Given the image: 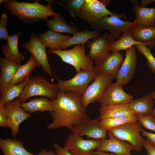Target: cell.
I'll return each mask as SVG.
<instances>
[{
	"mask_svg": "<svg viewBox=\"0 0 155 155\" xmlns=\"http://www.w3.org/2000/svg\"><path fill=\"white\" fill-rule=\"evenodd\" d=\"M52 101L53 109L50 113L52 120L47 126L48 129L66 127L72 131L80 120L90 118L82 105V94L58 92Z\"/></svg>",
	"mask_w": 155,
	"mask_h": 155,
	"instance_id": "cell-1",
	"label": "cell"
},
{
	"mask_svg": "<svg viewBox=\"0 0 155 155\" xmlns=\"http://www.w3.org/2000/svg\"><path fill=\"white\" fill-rule=\"evenodd\" d=\"M47 1L48 4L43 5L38 0L30 3L6 0L4 5L8 11L22 22L32 23L41 20H46L49 16L54 17L61 14L53 11L52 1Z\"/></svg>",
	"mask_w": 155,
	"mask_h": 155,
	"instance_id": "cell-2",
	"label": "cell"
},
{
	"mask_svg": "<svg viewBox=\"0 0 155 155\" xmlns=\"http://www.w3.org/2000/svg\"><path fill=\"white\" fill-rule=\"evenodd\" d=\"M85 44L75 45L69 50H50L49 53L58 55L62 61L73 66L77 73L81 71H93V61L85 53Z\"/></svg>",
	"mask_w": 155,
	"mask_h": 155,
	"instance_id": "cell-3",
	"label": "cell"
},
{
	"mask_svg": "<svg viewBox=\"0 0 155 155\" xmlns=\"http://www.w3.org/2000/svg\"><path fill=\"white\" fill-rule=\"evenodd\" d=\"M58 92L57 84L50 83L41 76H35L30 79L25 85L18 98L19 101L20 103L36 96H43L52 100L56 98Z\"/></svg>",
	"mask_w": 155,
	"mask_h": 155,
	"instance_id": "cell-4",
	"label": "cell"
},
{
	"mask_svg": "<svg viewBox=\"0 0 155 155\" xmlns=\"http://www.w3.org/2000/svg\"><path fill=\"white\" fill-rule=\"evenodd\" d=\"M126 18L125 13L106 16L96 24L91 26V28L94 30H109L110 35L116 40L119 38L123 33L129 31L133 26L137 25L135 20L133 22L122 20Z\"/></svg>",
	"mask_w": 155,
	"mask_h": 155,
	"instance_id": "cell-5",
	"label": "cell"
},
{
	"mask_svg": "<svg viewBox=\"0 0 155 155\" xmlns=\"http://www.w3.org/2000/svg\"><path fill=\"white\" fill-rule=\"evenodd\" d=\"M139 122L135 121L120 125L108 131L115 138L127 142L133 146V150L141 151L143 147L144 139L140 134L142 128Z\"/></svg>",
	"mask_w": 155,
	"mask_h": 155,
	"instance_id": "cell-6",
	"label": "cell"
},
{
	"mask_svg": "<svg viewBox=\"0 0 155 155\" xmlns=\"http://www.w3.org/2000/svg\"><path fill=\"white\" fill-rule=\"evenodd\" d=\"M113 78L112 76L108 74L97 75L93 82L82 94V103L85 108L91 103L100 102L106 89Z\"/></svg>",
	"mask_w": 155,
	"mask_h": 155,
	"instance_id": "cell-7",
	"label": "cell"
},
{
	"mask_svg": "<svg viewBox=\"0 0 155 155\" xmlns=\"http://www.w3.org/2000/svg\"><path fill=\"white\" fill-rule=\"evenodd\" d=\"M97 75L93 71H81L72 78L63 80L56 77L59 92H72L82 94Z\"/></svg>",
	"mask_w": 155,
	"mask_h": 155,
	"instance_id": "cell-8",
	"label": "cell"
},
{
	"mask_svg": "<svg viewBox=\"0 0 155 155\" xmlns=\"http://www.w3.org/2000/svg\"><path fill=\"white\" fill-rule=\"evenodd\" d=\"M100 146V140H84L73 132L66 139L64 147L73 155H93L92 152Z\"/></svg>",
	"mask_w": 155,
	"mask_h": 155,
	"instance_id": "cell-9",
	"label": "cell"
},
{
	"mask_svg": "<svg viewBox=\"0 0 155 155\" xmlns=\"http://www.w3.org/2000/svg\"><path fill=\"white\" fill-rule=\"evenodd\" d=\"M115 40L110 34L103 33L87 42V47L90 49L88 55L96 65L100 63L108 55L110 45Z\"/></svg>",
	"mask_w": 155,
	"mask_h": 155,
	"instance_id": "cell-10",
	"label": "cell"
},
{
	"mask_svg": "<svg viewBox=\"0 0 155 155\" xmlns=\"http://www.w3.org/2000/svg\"><path fill=\"white\" fill-rule=\"evenodd\" d=\"M118 14L110 11L105 5L99 1L85 0L79 17L87 21L92 26L105 16Z\"/></svg>",
	"mask_w": 155,
	"mask_h": 155,
	"instance_id": "cell-11",
	"label": "cell"
},
{
	"mask_svg": "<svg viewBox=\"0 0 155 155\" xmlns=\"http://www.w3.org/2000/svg\"><path fill=\"white\" fill-rule=\"evenodd\" d=\"M136 49L134 46L125 50V56L117 75L116 84L122 86L132 79L135 72L137 61Z\"/></svg>",
	"mask_w": 155,
	"mask_h": 155,
	"instance_id": "cell-12",
	"label": "cell"
},
{
	"mask_svg": "<svg viewBox=\"0 0 155 155\" xmlns=\"http://www.w3.org/2000/svg\"><path fill=\"white\" fill-rule=\"evenodd\" d=\"M23 45L31 54L41 66L44 71L49 76L53 72L51 69L46 51V47L37 36L31 33L30 40L23 43Z\"/></svg>",
	"mask_w": 155,
	"mask_h": 155,
	"instance_id": "cell-13",
	"label": "cell"
},
{
	"mask_svg": "<svg viewBox=\"0 0 155 155\" xmlns=\"http://www.w3.org/2000/svg\"><path fill=\"white\" fill-rule=\"evenodd\" d=\"M100 121L99 118L82 120L73 126L72 131L82 137L97 140L107 139V131L100 126Z\"/></svg>",
	"mask_w": 155,
	"mask_h": 155,
	"instance_id": "cell-14",
	"label": "cell"
},
{
	"mask_svg": "<svg viewBox=\"0 0 155 155\" xmlns=\"http://www.w3.org/2000/svg\"><path fill=\"white\" fill-rule=\"evenodd\" d=\"M123 90L122 86L111 83L106 88L99 102L101 107L128 104L133 98Z\"/></svg>",
	"mask_w": 155,
	"mask_h": 155,
	"instance_id": "cell-15",
	"label": "cell"
},
{
	"mask_svg": "<svg viewBox=\"0 0 155 155\" xmlns=\"http://www.w3.org/2000/svg\"><path fill=\"white\" fill-rule=\"evenodd\" d=\"M5 108L9 119V128L13 138H15L20 124L32 115L21 107L18 98L6 104Z\"/></svg>",
	"mask_w": 155,
	"mask_h": 155,
	"instance_id": "cell-16",
	"label": "cell"
},
{
	"mask_svg": "<svg viewBox=\"0 0 155 155\" xmlns=\"http://www.w3.org/2000/svg\"><path fill=\"white\" fill-rule=\"evenodd\" d=\"M124 59V56L121 52L110 53L102 62L94 67L93 71L97 75L108 74L112 76L116 80L120 66Z\"/></svg>",
	"mask_w": 155,
	"mask_h": 155,
	"instance_id": "cell-17",
	"label": "cell"
},
{
	"mask_svg": "<svg viewBox=\"0 0 155 155\" xmlns=\"http://www.w3.org/2000/svg\"><path fill=\"white\" fill-rule=\"evenodd\" d=\"M108 134V139L100 140V146L97 151L110 152L115 155H126L133 150L129 143L115 138L109 132Z\"/></svg>",
	"mask_w": 155,
	"mask_h": 155,
	"instance_id": "cell-18",
	"label": "cell"
},
{
	"mask_svg": "<svg viewBox=\"0 0 155 155\" xmlns=\"http://www.w3.org/2000/svg\"><path fill=\"white\" fill-rule=\"evenodd\" d=\"M132 5V10L135 16L137 25L142 27L155 26V7L140 6L137 0H130Z\"/></svg>",
	"mask_w": 155,
	"mask_h": 155,
	"instance_id": "cell-19",
	"label": "cell"
},
{
	"mask_svg": "<svg viewBox=\"0 0 155 155\" xmlns=\"http://www.w3.org/2000/svg\"><path fill=\"white\" fill-rule=\"evenodd\" d=\"M21 33L18 32L9 36L7 42L1 47L2 53L6 58L17 64L25 59V57L19 51L18 43L19 37Z\"/></svg>",
	"mask_w": 155,
	"mask_h": 155,
	"instance_id": "cell-20",
	"label": "cell"
},
{
	"mask_svg": "<svg viewBox=\"0 0 155 155\" xmlns=\"http://www.w3.org/2000/svg\"><path fill=\"white\" fill-rule=\"evenodd\" d=\"M129 31L136 41L150 48L155 46V26L142 27L135 25Z\"/></svg>",
	"mask_w": 155,
	"mask_h": 155,
	"instance_id": "cell-21",
	"label": "cell"
},
{
	"mask_svg": "<svg viewBox=\"0 0 155 155\" xmlns=\"http://www.w3.org/2000/svg\"><path fill=\"white\" fill-rule=\"evenodd\" d=\"M16 84H0V104L6 105L19 97L28 81Z\"/></svg>",
	"mask_w": 155,
	"mask_h": 155,
	"instance_id": "cell-22",
	"label": "cell"
},
{
	"mask_svg": "<svg viewBox=\"0 0 155 155\" xmlns=\"http://www.w3.org/2000/svg\"><path fill=\"white\" fill-rule=\"evenodd\" d=\"M42 44L50 50L61 49L62 44L71 37L50 30L37 36Z\"/></svg>",
	"mask_w": 155,
	"mask_h": 155,
	"instance_id": "cell-23",
	"label": "cell"
},
{
	"mask_svg": "<svg viewBox=\"0 0 155 155\" xmlns=\"http://www.w3.org/2000/svg\"><path fill=\"white\" fill-rule=\"evenodd\" d=\"M99 118L100 119L111 118H123L135 114L129 109L128 104L100 107Z\"/></svg>",
	"mask_w": 155,
	"mask_h": 155,
	"instance_id": "cell-24",
	"label": "cell"
},
{
	"mask_svg": "<svg viewBox=\"0 0 155 155\" xmlns=\"http://www.w3.org/2000/svg\"><path fill=\"white\" fill-rule=\"evenodd\" d=\"M0 148L4 155H34L25 148L22 142L15 138H0Z\"/></svg>",
	"mask_w": 155,
	"mask_h": 155,
	"instance_id": "cell-25",
	"label": "cell"
},
{
	"mask_svg": "<svg viewBox=\"0 0 155 155\" xmlns=\"http://www.w3.org/2000/svg\"><path fill=\"white\" fill-rule=\"evenodd\" d=\"M130 110L135 114L151 115L153 110L154 101L151 94L140 98L133 100L128 104Z\"/></svg>",
	"mask_w": 155,
	"mask_h": 155,
	"instance_id": "cell-26",
	"label": "cell"
},
{
	"mask_svg": "<svg viewBox=\"0 0 155 155\" xmlns=\"http://www.w3.org/2000/svg\"><path fill=\"white\" fill-rule=\"evenodd\" d=\"M52 104V101L45 97L36 98L20 103L21 107L24 111L31 113L38 111L50 112L53 109Z\"/></svg>",
	"mask_w": 155,
	"mask_h": 155,
	"instance_id": "cell-27",
	"label": "cell"
},
{
	"mask_svg": "<svg viewBox=\"0 0 155 155\" xmlns=\"http://www.w3.org/2000/svg\"><path fill=\"white\" fill-rule=\"evenodd\" d=\"M100 33L101 31L96 30L90 31L86 30L78 31L62 44L61 49L66 48L74 45L85 44L87 43L89 40L99 36Z\"/></svg>",
	"mask_w": 155,
	"mask_h": 155,
	"instance_id": "cell-28",
	"label": "cell"
},
{
	"mask_svg": "<svg viewBox=\"0 0 155 155\" xmlns=\"http://www.w3.org/2000/svg\"><path fill=\"white\" fill-rule=\"evenodd\" d=\"M40 66L38 62L31 55L25 63L20 65L10 83L16 84L29 80L31 72L35 68Z\"/></svg>",
	"mask_w": 155,
	"mask_h": 155,
	"instance_id": "cell-29",
	"label": "cell"
},
{
	"mask_svg": "<svg viewBox=\"0 0 155 155\" xmlns=\"http://www.w3.org/2000/svg\"><path fill=\"white\" fill-rule=\"evenodd\" d=\"M20 65L6 58L0 57V84L11 83Z\"/></svg>",
	"mask_w": 155,
	"mask_h": 155,
	"instance_id": "cell-30",
	"label": "cell"
},
{
	"mask_svg": "<svg viewBox=\"0 0 155 155\" xmlns=\"http://www.w3.org/2000/svg\"><path fill=\"white\" fill-rule=\"evenodd\" d=\"M139 44H143L135 40L129 31H128L123 33L119 38L112 43L110 51L112 53H116Z\"/></svg>",
	"mask_w": 155,
	"mask_h": 155,
	"instance_id": "cell-31",
	"label": "cell"
},
{
	"mask_svg": "<svg viewBox=\"0 0 155 155\" xmlns=\"http://www.w3.org/2000/svg\"><path fill=\"white\" fill-rule=\"evenodd\" d=\"M47 25L50 30L58 33H65L74 34L78 31L75 25L67 24L64 18L59 16L54 17L47 21Z\"/></svg>",
	"mask_w": 155,
	"mask_h": 155,
	"instance_id": "cell-32",
	"label": "cell"
},
{
	"mask_svg": "<svg viewBox=\"0 0 155 155\" xmlns=\"http://www.w3.org/2000/svg\"><path fill=\"white\" fill-rule=\"evenodd\" d=\"M137 121L135 115L123 118H111L100 120L99 124L104 129L107 131L125 123Z\"/></svg>",
	"mask_w": 155,
	"mask_h": 155,
	"instance_id": "cell-33",
	"label": "cell"
},
{
	"mask_svg": "<svg viewBox=\"0 0 155 155\" xmlns=\"http://www.w3.org/2000/svg\"><path fill=\"white\" fill-rule=\"evenodd\" d=\"M66 5H60L66 8L73 18L79 17L81 10L84 5L85 0H70L66 1Z\"/></svg>",
	"mask_w": 155,
	"mask_h": 155,
	"instance_id": "cell-34",
	"label": "cell"
},
{
	"mask_svg": "<svg viewBox=\"0 0 155 155\" xmlns=\"http://www.w3.org/2000/svg\"><path fill=\"white\" fill-rule=\"evenodd\" d=\"M136 47L138 52L146 57L147 66L155 75V58L150 52V48L148 47L143 44H137Z\"/></svg>",
	"mask_w": 155,
	"mask_h": 155,
	"instance_id": "cell-35",
	"label": "cell"
},
{
	"mask_svg": "<svg viewBox=\"0 0 155 155\" xmlns=\"http://www.w3.org/2000/svg\"><path fill=\"white\" fill-rule=\"evenodd\" d=\"M135 115L141 126L146 130L155 132V117L151 115L135 114Z\"/></svg>",
	"mask_w": 155,
	"mask_h": 155,
	"instance_id": "cell-36",
	"label": "cell"
},
{
	"mask_svg": "<svg viewBox=\"0 0 155 155\" xmlns=\"http://www.w3.org/2000/svg\"><path fill=\"white\" fill-rule=\"evenodd\" d=\"M8 20L7 16L5 13L2 15L0 19V39L7 40L9 35L7 26Z\"/></svg>",
	"mask_w": 155,
	"mask_h": 155,
	"instance_id": "cell-37",
	"label": "cell"
},
{
	"mask_svg": "<svg viewBox=\"0 0 155 155\" xmlns=\"http://www.w3.org/2000/svg\"><path fill=\"white\" fill-rule=\"evenodd\" d=\"M0 126L2 127H9L5 105L0 104Z\"/></svg>",
	"mask_w": 155,
	"mask_h": 155,
	"instance_id": "cell-38",
	"label": "cell"
},
{
	"mask_svg": "<svg viewBox=\"0 0 155 155\" xmlns=\"http://www.w3.org/2000/svg\"><path fill=\"white\" fill-rule=\"evenodd\" d=\"M143 147L147 152L146 155H155V146L146 140H143Z\"/></svg>",
	"mask_w": 155,
	"mask_h": 155,
	"instance_id": "cell-39",
	"label": "cell"
},
{
	"mask_svg": "<svg viewBox=\"0 0 155 155\" xmlns=\"http://www.w3.org/2000/svg\"><path fill=\"white\" fill-rule=\"evenodd\" d=\"M140 133L142 135L147 138L146 140L147 141L155 146V133L148 132L142 128Z\"/></svg>",
	"mask_w": 155,
	"mask_h": 155,
	"instance_id": "cell-40",
	"label": "cell"
},
{
	"mask_svg": "<svg viewBox=\"0 0 155 155\" xmlns=\"http://www.w3.org/2000/svg\"><path fill=\"white\" fill-rule=\"evenodd\" d=\"M53 146L57 155H73L64 147L62 148L56 143H54Z\"/></svg>",
	"mask_w": 155,
	"mask_h": 155,
	"instance_id": "cell-41",
	"label": "cell"
},
{
	"mask_svg": "<svg viewBox=\"0 0 155 155\" xmlns=\"http://www.w3.org/2000/svg\"><path fill=\"white\" fill-rule=\"evenodd\" d=\"M36 155H57L56 153L52 151H46L43 149L40 151Z\"/></svg>",
	"mask_w": 155,
	"mask_h": 155,
	"instance_id": "cell-42",
	"label": "cell"
},
{
	"mask_svg": "<svg viewBox=\"0 0 155 155\" xmlns=\"http://www.w3.org/2000/svg\"><path fill=\"white\" fill-rule=\"evenodd\" d=\"M92 154L93 155H115V154L112 153L111 154H108L105 152H100L96 150L95 151H93L92 152ZM126 155H132L131 153H129Z\"/></svg>",
	"mask_w": 155,
	"mask_h": 155,
	"instance_id": "cell-43",
	"label": "cell"
},
{
	"mask_svg": "<svg viewBox=\"0 0 155 155\" xmlns=\"http://www.w3.org/2000/svg\"><path fill=\"white\" fill-rule=\"evenodd\" d=\"M152 2H155V0H141L140 5L142 7H146L147 4Z\"/></svg>",
	"mask_w": 155,
	"mask_h": 155,
	"instance_id": "cell-44",
	"label": "cell"
},
{
	"mask_svg": "<svg viewBox=\"0 0 155 155\" xmlns=\"http://www.w3.org/2000/svg\"><path fill=\"white\" fill-rule=\"evenodd\" d=\"M151 94L152 98L153 99L155 100V91H152L151 92ZM151 115L154 117H155V107L153 109Z\"/></svg>",
	"mask_w": 155,
	"mask_h": 155,
	"instance_id": "cell-45",
	"label": "cell"
},
{
	"mask_svg": "<svg viewBox=\"0 0 155 155\" xmlns=\"http://www.w3.org/2000/svg\"><path fill=\"white\" fill-rule=\"evenodd\" d=\"M100 1L106 6L107 5H108L109 4L110 2V1L109 0H101Z\"/></svg>",
	"mask_w": 155,
	"mask_h": 155,
	"instance_id": "cell-46",
	"label": "cell"
},
{
	"mask_svg": "<svg viewBox=\"0 0 155 155\" xmlns=\"http://www.w3.org/2000/svg\"><path fill=\"white\" fill-rule=\"evenodd\" d=\"M6 1V0H1L0 1V3H1L4 2V3Z\"/></svg>",
	"mask_w": 155,
	"mask_h": 155,
	"instance_id": "cell-47",
	"label": "cell"
}]
</instances>
